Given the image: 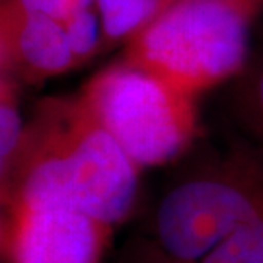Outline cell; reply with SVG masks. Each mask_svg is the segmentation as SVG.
I'll return each mask as SVG.
<instances>
[{
  "label": "cell",
  "mask_w": 263,
  "mask_h": 263,
  "mask_svg": "<svg viewBox=\"0 0 263 263\" xmlns=\"http://www.w3.org/2000/svg\"><path fill=\"white\" fill-rule=\"evenodd\" d=\"M2 4L45 14L72 26L92 16H100L96 8V0H2Z\"/></svg>",
  "instance_id": "cell-11"
},
{
  "label": "cell",
  "mask_w": 263,
  "mask_h": 263,
  "mask_svg": "<svg viewBox=\"0 0 263 263\" xmlns=\"http://www.w3.org/2000/svg\"><path fill=\"white\" fill-rule=\"evenodd\" d=\"M257 18L254 0H172L127 41L125 59L195 98L244 68Z\"/></svg>",
  "instance_id": "cell-3"
},
{
  "label": "cell",
  "mask_w": 263,
  "mask_h": 263,
  "mask_svg": "<svg viewBox=\"0 0 263 263\" xmlns=\"http://www.w3.org/2000/svg\"><path fill=\"white\" fill-rule=\"evenodd\" d=\"M201 263H263V220L240 230Z\"/></svg>",
  "instance_id": "cell-10"
},
{
  "label": "cell",
  "mask_w": 263,
  "mask_h": 263,
  "mask_svg": "<svg viewBox=\"0 0 263 263\" xmlns=\"http://www.w3.org/2000/svg\"><path fill=\"white\" fill-rule=\"evenodd\" d=\"M115 263H179L164 254L148 236L137 234L127 240L119 254L115 255Z\"/></svg>",
  "instance_id": "cell-12"
},
{
  "label": "cell",
  "mask_w": 263,
  "mask_h": 263,
  "mask_svg": "<svg viewBox=\"0 0 263 263\" xmlns=\"http://www.w3.org/2000/svg\"><path fill=\"white\" fill-rule=\"evenodd\" d=\"M111 228L61 201L37 199L8 209L10 263H98Z\"/></svg>",
  "instance_id": "cell-6"
},
{
  "label": "cell",
  "mask_w": 263,
  "mask_h": 263,
  "mask_svg": "<svg viewBox=\"0 0 263 263\" xmlns=\"http://www.w3.org/2000/svg\"><path fill=\"white\" fill-rule=\"evenodd\" d=\"M139 172L80 96L53 98L26 127L18 156L2 176V195L8 209L37 199L61 201L111 228L131 213Z\"/></svg>",
  "instance_id": "cell-1"
},
{
  "label": "cell",
  "mask_w": 263,
  "mask_h": 263,
  "mask_svg": "<svg viewBox=\"0 0 263 263\" xmlns=\"http://www.w3.org/2000/svg\"><path fill=\"white\" fill-rule=\"evenodd\" d=\"M263 220V151L226 127L176 172L152 209L148 236L179 263H201L240 230Z\"/></svg>",
  "instance_id": "cell-2"
},
{
  "label": "cell",
  "mask_w": 263,
  "mask_h": 263,
  "mask_svg": "<svg viewBox=\"0 0 263 263\" xmlns=\"http://www.w3.org/2000/svg\"><path fill=\"white\" fill-rule=\"evenodd\" d=\"M105 41L100 16L80 24L0 4L2 76L35 82L65 72L90 59Z\"/></svg>",
  "instance_id": "cell-5"
},
{
  "label": "cell",
  "mask_w": 263,
  "mask_h": 263,
  "mask_svg": "<svg viewBox=\"0 0 263 263\" xmlns=\"http://www.w3.org/2000/svg\"><path fill=\"white\" fill-rule=\"evenodd\" d=\"M18 82L2 76L0 88V176H6L26 137V123L18 102Z\"/></svg>",
  "instance_id": "cell-9"
},
{
  "label": "cell",
  "mask_w": 263,
  "mask_h": 263,
  "mask_svg": "<svg viewBox=\"0 0 263 263\" xmlns=\"http://www.w3.org/2000/svg\"><path fill=\"white\" fill-rule=\"evenodd\" d=\"M254 4L257 8V16H259L257 20H263V0H254Z\"/></svg>",
  "instance_id": "cell-13"
},
{
  "label": "cell",
  "mask_w": 263,
  "mask_h": 263,
  "mask_svg": "<svg viewBox=\"0 0 263 263\" xmlns=\"http://www.w3.org/2000/svg\"><path fill=\"white\" fill-rule=\"evenodd\" d=\"M80 98L141 170L170 164L193 144L195 98L125 57L92 76Z\"/></svg>",
  "instance_id": "cell-4"
},
{
  "label": "cell",
  "mask_w": 263,
  "mask_h": 263,
  "mask_svg": "<svg viewBox=\"0 0 263 263\" xmlns=\"http://www.w3.org/2000/svg\"><path fill=\"white\" fill-rule=\"evenodd\" d=\"M224 86L226 127L263 151V49Z\"/></svg>",
  "instance_id": "cell-7"
},
{
  "label": "cell",
  "mask_w": 263,
  "mask_h": 263,
  "mask_svg": "<svg viewBox=\"0 0 263 263\" xmlns=\"http://www.w3.org/2000/svg\"><path fill=\"white\" fill-rule=\"evenodd\" d=\"M172 0H96L105 41H129Z\"/></svg>",
  "instance_id": "cell-8"
}]
</instances>
